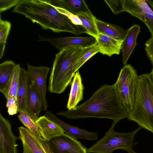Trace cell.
<instances>
[{
	"label": "cell",
	"instance_id": "obj_24",
	"mask_svg": "<svg viewBox=\"0 0 153 153\" xmlns=\"http://www.w3.org/2000/svg\"><path fill=\"white\" fill-rule=\"evenodd\" d=\"M18 117L23 124L40 141L42 142L44 141L36 120L29 115L24 112H20Z\"/></svg>",
	"mask_w": 153,
	"mask_h": 153
},
{
	"label": "cell",
	"instance_id": "obj_15",
	"mask_svg": "<svg viewBox=\"0 0 153 153\" xmlns=\"http://www.w3.org/2000/svg\"><path fill=\"white\" fill-rule=\"evenodd\" d=\"M44 141L64 133V131L58 124L52 121L45 115L39 117L36 121Z\"/></svg>",
	"mask_w": 153,
	"mask_h": 153
},
{
	"label": "cell",
	"instance_id": "obj_17",
	"mask_svg": "<svg viewBox=\"0 0 153 153\" xmlns=\"http://www.w3.org/2000/svg\"><path fill=\"white\" fill-rule=\"evenodd\" d=\"M99 52L102 55L111 56L119 54L123 41H119L105 35L99 33L96 39Z\"/></svg>",
	"mask_w": 153,
	"mask_h": 153
},
{
	"label": "cell",
	"instance_id": "obj_26",
	"mask_svg": "<svg viewBox=\"0 0 153 153\" xmlns=\"http://www.w3.org/2000/svg\"><path fill=\"white\" fill-rule=\"evenodd\" d=\"M21 68L19 64L16 65L10 84L8 97H13L16 99L19 84Z\"/></svg>",
	"mask_w": 153,
	"mask_h": 153
},
{
	"label": "cell",
	"instance_id": "obj_18",
	"mask_svg": "<svg viewBox=\"0 0 153 153\" xmlns=\"http://www.w3.org/2000/svg\"><path fill=\"white\" fill-rule=\"evenodd\" d=\"M28 79L27 71L21 68L19 84L16 96L18 113L24 112L29 115L27 105Z\"/></svg>",
	"mask_w": 153,
	"mask_h": 153
},
{
	"label": "cell",
	"instance_id": "obj_7",
	"mask_svg": "<svg viewBox=\"0 0 153 153\" xmlns=\"http://www.w3.org/2000/svg\"><path fill=\"white\" fill-rule=\"evenodd\" d=\"M124 11L143 22L153 37V3L149 0H124Z\"/></svg>",
	"mask_w": 153,
	"mask_h": 153
},
{
	"label": "cell",
	"instance_id": "obj_30",
	"mask_svg": "<svg viewBox=\"0 0 153 153\" xmlns=\"http://www.w3.org/2000/svg\"><path fill=\"white\" fill-rule=\"evenodd\" d=\"M20 0H0V13L7 10L15 6H16L19 3Z\"/></svg>",
	"mask_w": 153,
	"mask_h": 153
},
{
	"label": "cell",
	"instance_id": "obj_28",
	"mask_svg": "<svg viewBox=\"0 0 153 153\" xmlns=\"http://www.w3.org/2000/svg\"><path fill=\"white\" fill-rule=\"evenodd\" d=\"M115 15L124 12V0H104Z\"/></svg>",
	"mask_w": 153,
	"mask_h": 153
},
{
	"label": "cell",
	"instance_id": "obj_13",
	"mask_svg": "<svg viewBox=\"0 0 153 153\" xmlns=\"http://www.w3.org/2000/svg\"><path fill=\"white\" fill-rule=\"evenodd\" d=\"M19 136L18 138L21 141L23 147V153H47L40 141L27 128H19Z\"/></svg>",
	"mask_w": 153,
	"mask_h": 153
},
{
	"label": "cell",
	"instance_id": "obj_9",
	"mask_svg": "<svg viewBox=\"0 0 153 153\" xmlns=\"http://www.w3.org/2000/svg\"><path fill=\"white\" fill-rule=\"evenodd\" d=\"M39 41L48 42L60 51L72 46L85 48L92 47L97 42L96 39L91 37H67L47 38L39 36Z\"/></svg>",
	"mask_w": 153,
	"mask_h": 153
},
{
	"label": "cell",
	"instance_id": "obj_33",
	"mask_svg": "<svg viewBox=\"0 0 153 153\" xmlns=\"http://www.w3.org/2000/svg\"><path fill=\"white\" fill-rule=\"evenodd\" d=\"M42 144L45 150L47 153H53L45 141L43 142Z\"/></svg>",
	"mask_w": 153,
	"mask_h": 153
},
{
	"label": "cell",
	"instance_id": "obj_19",
	"mask_svg": "<svg viewBox=\"0 0 153 153\" xmlns=\"http://www.w3.org/2000/svg\"><path fill=\"white\" fill-rule=\"evenodd\" d=\"M84 89L82 78L79 71H76L71 83L69 97L67 105L68 110L74 109L83 98Z\"/></svg>",
	"mask_w": 153,
	"mask_h": 153
},
{
	"label": "cell",
	"instance_id": "obj_10",
	"mask_svg": "<svg viewBox=\"0 0 153 153\" xmlns=\"http://www.w3.org/2000/svg\"><path fill=\"white\" fill-rule=\"evenodd\" d=\"M27 68L28 74L33 81L39 94L42 103L43 110L46 111L48 107L46 97V81L50 68L43 66L35 67L28 64Z\"/></svg>",
	"mask_w": 153,
	"mask_h": 153
},
{
	"label": "cell",
	"instance_id": "obj_12",
	"mask_svg": "<svg viewBox=\"0 0 153 153\" xmlns=\"http://www.w3.org/2000/svg\"><path fill=\"white\" fill-rule=\"evenodd\" d=\"M45 116L49 119L59 125L67 135L75 139H83L90 141L97 140V133L90 132L67 124L58 118L53 113L49 111L45 112Z\"/></svg>",
	"mask_w": 153,
	"mask_h": 153
},
{
	"label": "cell",
	"instance_id": "obj_2",
	"mask_svg": "<svg viewBox=\"0 0 153 153\" xmlns=\"http://www.w3.org/2000/svg\"><path fill=\"white\" fill-rule=\"evenodd\" d=\"M13 12L24 15L33 23L40 25L42 29L58 33L67 32L75 35L87 33L83 26L74 24L48 0H21Z\"/></svg>",
	"mask_w": 153,
	"mask_h": 153
},
{
	"label": "cell",
	"instance_id": "obj_6",
	"mask_svg": "<svg viewBox=\"0 0 153 153\" xmlns=\"http://www.w3.org/2000/svg\"><path fill=\"white\" fill-rule=\"evenodd\" d=\"M138 76L134 68L126 64L121 70L115 83L121 103L128 116L134 105Z\"/></svg>",
	"mask_w": 153,
	"mask_h": 153
},
{
	"label": "cell",
	"instance_id": "obj_1",
	"mask_svg": "<svg viewBox=\"0 0 153 153\" xmlns=\"http://www.w3.org/2000/svg\"><path fill=\"white\" fill-rule=\"evenodd\" d=\"M57 115L70 119L88 117L106 118L115 126L128 115L120 101L115 84L103 85L87 100L71 110L58 112Z\"/></svg>",
	"mask_w": 153,
	"mask_h": 153
},
{
	"label": "cell",
	"instance_id": "obj_14",
	"mask_svg": "<svg viewBox=\"0 0 153 153\" xmlns=\"http://www.w3.org/2000/svg\"><path fill=\"white\" fill-rule=\"evenodd\" d=\"M27 105L30 116L36 121L43 106L39 93L28 74Z\"/></svg>",
	"mask_w": 153,
	"mask_h": 153
},
{
	"label": "cell",
	"instance_id": "obj_16",
	"mask_svg": "<svg viewBox=\"0 0 153 153\" xmlns=\"http://www.w3.org/2000/svg\"><path fill=\"white\" fill-rule=\"evenodd\" d=\"M127 30L126 36L122 43L121 50L123 62L124 65H126L129 57L137 45V39L141 31L140 27L135 24Z\"/></svg>",
	"mask_w": 153,
	"mask_h": 153
},
{
	"label": "cell",
	"instance_id": "obj_32",
	"mask_svg": "<svg viewBox=\"0 0 153 153\" xmlns=\"http://www.w3.org/2000/svg\"><path fill=\"white\" fill-rule=\"evenodd\" d=\"M6 106L8 108L17 105L16 99L13 97H9L6 99Z\"/></svg>",
	"mask_w": 153,
	"mask_h": 153
},
{
	"label": "cell",
	"instance_id": "obj_31",
	"mask_svg": "<svg viewBox=\"0 0 153 153\" xmlns=\"http://www.w3.org/2000/svg\"><path fill=\"white\" fill-rule=\"evenodd\" d=\"M145 45L146 54L153 66V37L146 41Z\"/></svg>",
	"mask_w": 153,
	"mask_h": 153
},
{
	"label": "cell",
	"instance_id": "obj_8",
	"mask_svg": "<svg viewBox=\"0 0 153 153\" xmlns=\"http://www.w3.org/2000/svg\"><path fill=\"white\" fill-rule=\"evenodd\" d=\"M45 142L53 153H87L79 142L64 133Z\"/></svg>",
	"mask_w": 153,
	"mask_h": 153
},
{
	"label": "cell",
	"instance_id": "obj_4",
	"mask_svg": "<svg viewBox=\"0 0 153 153\" xmlns=\"http://www.w3.org/2000/svg\"><path fill=\"white\" fill-rule=\"evenodd\" d=\"M127 119L153 133V83L149 74L138 76L134 106Z\"/></svg>",
	"mask_w": 153,
	"mask_h": 153
},
{
	"label": "cell",
	"instance_id": "obj_35",
	"mask_svg": "<svg viewBox=\"0 0 153 153\" xmlns=\"http://www.w3.org/2000/svg\"></svg>",
	"mask_w": 153,
	"mask_h": 153
},
{
	"label": "cell",
	"instance_id": "obj_11",
	"mask_svg": "<svg viewBox=\"0 0 153 153\" xmlns=\"http://www.w3.org/2000/svg\"><path fill=\"white\" fill-rule=\"evenodd\" d=\"M8 120L0 113V153H17L16 141Z\"/></svg>",
	"mask_w": 153,
	"mask_h": 153
},
{
	"label": "cell",
	"instance_id": "obj_20",
	"mask_svg": "<svg viewBox=\"0 0 153 153\" xmlns=\"http://www.w3.org/2000/svg\"><path fill=\"white\" fill-rule=\"evenodd\" d=\"M16 64L12 61H5L0 64V91L7 99L10 82Z\"/></svg>",
	"mask_w": 153,
	"mask_h": 153
},
{
	"label": "cell",
	"instance_id": "obj_34",
	"mask_svg": "<svg viewBox=\"0 0 153 153\" xmlns=\"http://www.w3.org/2000/svg\"><path fill=\"white\" fill-rule=\"evenodd\" d=\"M149 74L151 76L152 81L153 83V68L151 71V72Z\"/></svg>",
	"mask_w": 153,
	"mask_h": 153
},
{
	"label": "cell",
	"instance_id": "obj_29",
	"mask_svg": "<svg viewBox=\"0 0 153 153\" xmlns=\"http://www.w3.org/2000/svg\"><path fill=\"white\" fill-rule=\"evenodd\" d=\"M54 7L60 13L67 16L74 24L82 26L81 21L77 16L73 14L64 9L55 6Z\"/></svg>",
	"mask_w": 153,
	"mask_h": 153
},
{
	"label": "cell",
	"instance_id": "obj_5",
	"mask_svg": "<svg viewBox=\"0 0 153 153\" xmlns=\"http://www.w3.org/2000/svg\"><path fill=\"white\" fill-rule=\"evenodd\" d=\"M114 127L111 126L103 137L87 149V153H113L115 150L119 149L128 153H138L133 149L137 143L134 142V137L142 128L139 126L133 131L122 133L115 131Z\"/></svg>",
	"mask_w": 153,
	"mask_h": 153
},
{
	"label": "cell",
	"instance_id": "obj_23",
	"mask_svg": "<svg viewBox=\"0 0 153 153\" xmlns=\"http://www.w3.org/2000/svg\"><path fill=\"white\" fill-rule=\"evenodd\" d=\"M76 16L81 21L82 26L86 31V33L96 39L99 33L95 22V16L91 12H81Z\"/></svg>",
	"mask_w": 153,
	"mask_h": 153
},
{
	"label": "cell",
	"instance_id": "obj_27",
	"mask_svg": "<svg viewBox=\"0 0 153 153\" xmlns=\"http://www.w3.org/2000/svg\"><path fill=\"white\" fill-rule=\"evenodd\" d=\"M99 52V46L96 44L88 51L82 56L75 63L74 66V70L76 73L78 69L89 59L96 53Z\"/></svg>",
	"mask_w": 153,
	"mask_h": 153
},
{
	"label": "cell",
	"instance_id": "obj_25",
	"mask_svg": "<svg viewBox=\"0 0 153 153\" xmlns=\"http://www.w3.org/2000/svg\"><path fill=\"white\" fill-rule=\"evenodd\" d=\"M11 27L9 21L2 20L0 18V59L4 54L7 40Z\"/></svg>",
	"mask_w": 153,
	"mask_h": 153
},
{
	"label": "cell",
	"instance_id": "obj_22",
	"mask_svg": "<svg viewBox=\"0 0 153 153\" xmlns=\"http://www.w3.org/2000/svg\"><path fill=\"white\" fill-rule=\"evenodd\" d=\"M48 1L53 5L64 9L76 16L81 12L91 11L83 0Z\"/></svg>",
	"mask_w": 153,
	"mask_h": 153
},
{
	"label": "cell",
	"instance_id": "obj_3",
	"mask_svg": "<svg viewBox=\"0 0 153 153\" xmlns=\"http://www.w3.org/2000/svg\"><path fill=\"white\" fill-rule=\"evenodd\" d=\"M93 46L85 48L79 46L71 47L56 54L49 79V92L60 94L65 91L71 83L72 79L75 75V63Z\"/></svg>",
	"mask_w": 153,
	"mask_h": 153
},
{
	"label": "cell",
	"instance_id": "obj_21",
	"mask_svg": "<svg viewBox=\"0 0 153 153\" xmlns=\"http://www.w3.org/2000/svg\"><path fill=\"white\" fill-rule=\"evenodd\" d=\"M94 20L99 33H102L117 40L123 41L127 30L114 25L99 20L95 17Z\"/></svg>",
	"mask_w": 153,
	"mask_h": 153
}]
</instances>
